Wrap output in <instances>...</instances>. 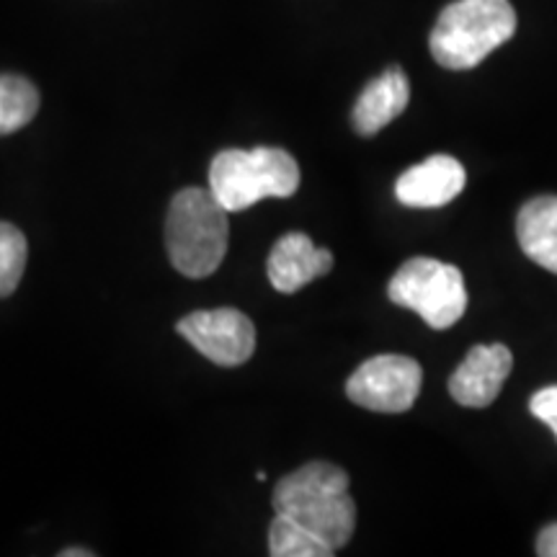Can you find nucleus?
Instances as JSON below:
<instances>
[{
	"instance_id": "nucleus-10",
	"label": "nucleus",
	"mask_w": 557,
	"mask_h": 557,
	"mask_svg": "<svg viewBox=\"0 0 557 557\" xmlns=\"http://www.w3.org/2000/svg\"><path fill=\"white\" fill-rule=\"evenodd\" d=\"M333 269V253L325 248H315L308 235L287 233L276 240L271 248L267 271L269 282L274 284L276 292L295 295L318 276L329 274Z\"/></svg>"
},
{
	"instance_id": "nucleus-2",
	"label": "nucleus",
	"mask_w": 557,
	"mask_h": 557,
	"mask_svg": "<svg viewBox=\"0 0 557 557\" xmlns=\"http://www.w3.org/2000/svg\"><path fill=\"white\" fill-rule=\"evenodd\" d=\"M517 34V11L508 0H455L438 16L429 47L447 70H472Z\"/></svg>"
},
{
	"instance_id": "nucleus-12",
	"label": "nucleus",
	"mask_w": 557,
	"mask_h": 557,
	"mask_svg": "<svg viewBox=\"0 0 557 557\" xmlns=\"http://www.w3.org/2000/svg\"><path fill=\"white\" fill-rule=\"evenodd\" d=\"M517 238L527 259L557 274V197H537L521 207Z\"/></svg>"
},
{
	"instance_id": "nucleus-18",
	"label": "nucleus",
	"mask_w": 557,
	"mask_h": 557,
	"mask_svg": "<svg viewBox=\"0 0 557 557\" xmlns=\"http://www.w3.org/2000/svg\"><path fill=\"white\" fill-rule=\"evenodd\" d=\"M94 553H88V549L83 547H75V549H62L60 557H90Z\"/></svg>"
},
{
	"instance_id": "nucleus-8",
	"label": "nucleus",
	"mask_w": 557,
	"mask_h": 557,
	"mask_svg": "<svg viewBox=\"0 0 557 557\" xmlns=\"http://www.w3.org/2000/svg\"><path fill=\"white\" fill-rule=\"evenodd\" d=\"M513 367L511 348L504 344L475 346L449 380V393L459 406L485 408L498 398Z\"/></svg>"
},
{
	"instance_id": "nucleus-5",
	"label": "nucleus",
	"mask_w": 557,
	"mask_h": 557,
	"mask_svg": "<svg viewBox=\"0 0 557 557\" xmlns=\"http://www.w3.org/2000/svg\"><path fill=\"white\" fill-rule=\"evenodd\" d=\"M387 295L400 308L418 312L436 331L451 329L468 310L462 271L429 256L403 263L389 278Z\"/></svg>"
},
{
	"instance_id": "nucleus-7",
	"label": "nucleus",
	"mask_w": 557,
	"mask_h": 557,
	"mask_svg": "<svg viewBox=\"0 0 557 557\" xmlns=\"http://www.w3.org/2000/svg\"><path fill=\"white\" fill-rule=\"evenodd\" d=\"M176 331L218 367H240L256 351V329L233 308L199 310L181 318Z\"/></svg>"
},
{
	"instance_id": "nucleus-13",
	"label": "nucleus",
	"mask_w": 557,
	"mask_h": 557,
	"mask_svg": "<svg viewBox=\"0 0 557 557\" xmlns=\"http://www.w3.org/2000/svg\"><path fill=\"white\" fill-rule=\"evenodd\" d=\"M39 111V90L21 75H0V135L26 127Z\"/></svg>"
},
{
	"instance_id": "nucleus-17",
	"label": "nucleus",
	"mask_w": 557,
	"mask_h": 557,
	"mask_svg": "<svg viewBox=\"0 0 557 557\" xmlns=\"http://www.w3.org/2000/svg\"><path fill=\"white\" fill-rule=\"evenodd\" d=\"M537 555L540 557H557V524L542 529L537 537Z\"/></svg>"
},
{
	"instance_id": "nucleus-15",
	"label": "nucleus",
	"mask_w": 557,
	"mask_h": 557,
	"mask_svg": "<svg viewBox=\"0 0 557 557\" xmlns=\"http://www.w3.org/2000/svg\"><path fill=\"white\" fill-rule=\"evenodd\" d=\"M26 253L29 246L24 233L11 222H0V297H11L16 292L26 269Z\"/></svg>"
},
{
	"instance_id": "nucleus-9",
	"label": "nucleus",
	"mask_w": 557,
	"mask_h": 557,
	"mask_svg": "<svg viewBox=\"0 0 557 557\" xmlns=\"http://www.w3.org/2000/svg\"><path fill=\"white\" fill-rule=\"evenodd\" d=\"M465 184H468V173L459 160L451 156H431L403 173L395 184V197L406 207L434 209L457 199Z\"/></svg>"
},
{
	"instance_id": "nucleus-1",
	"label": "nucleus",
	"mask_w": 557,
	"mask_h": 557,
	"mask_svg": "<svg viewBox=\"0 0 557 557\" xmlns=\"http://www.w3.org/2000/svg\"><path fill=\"white\" fill-rule=\"evenodd\" d=\"M274 511L333 549L344 547L357 527V506L348 496V475L331 462H310L278 480Z\"/></svg>"
},
{
	"instance_id": "nucleus-14",
	"label": "nucleus",
	"mask_w": 557,
	"mask_h": 557,
	"mask_svg": "<svg viewBox=\"0 0 557 557\" xmlns=\"http://www.w3.org/2000/svg\"><path fill=\"white\" fill-rule=\"evenodd\" d=\"M269 555L271 557H331L336 549L318 540L315 534L299 527L282 513H276L269 527Z\"/></svg>"
},
{
	"instance_id": "nucleus-4",
	"label": "nucleus",
	"mask_w": 557,
	"mask_h": 557,
	"mask_svg": "<svg viewBox=\"0 0 557 557\" xmlns=\"http://www.w3.org/2000/svg\"><path fill=\"white\" fill-rule=\"evenodd\" d=\"M299 189V165L287 150H222L209 165V191L227 212H243L261 199H287Z\"/></svg>"
},
{
	"instance_id": "nucleus-11",
	"label": "nucleus",
	"mask_w": 557,
	"mask_h": 557,
	"mask_svg": "<svg viewBox=\"0 0 557 557\" xmlns=\"http://www.w3.org/2000/svg\"><path fill=\"white\" fill-rule=\"evenodd\" d=\"M410 101V83L400 67H387L377 81L361 90L354 103L351 122L361 137L377 135L389 122L398 120Z\"/></svg>"
},
{
	"instance_id": "nucleus-3",
	"label": "nucleus",
	"mask_w": 557,
	"mask_h": 557,
	"mask_svg": "<svg viewBox=\"0 0 557 557\" xmlns=\"http://www.w3.org/2000/svg\"><path fill=\"white\" fill-rule=\"evenodd\" d=\"M227 209L209 189L178 191L165 218V248L171 263L189 278H205L220 269L227 253Z\"/></svg>"
},
{
	"instance_id": "nucleus-16",
	"label": "nucleus",
	"mask_w": 557,
	"mask_h": 557,
	"mask_svg": "<svg viewBox=\"0 0 557 557\" xmlns=\"http://www.w3.org/2000/svg\"><path fill=\"white\" fill-rule=\"evenodd\" d=\"M529 410H532V416L545 423L557 438V385L542 387L540 393H534L532 400H529Z\"/></svg>"
},
{
	"instance_id": "nucleus-6",
	"label": "nucleus",
	"mask_w": 557,
	"mask_h": 557,
	"mask_svg": "<svg viewBox=\"0 0 557 557\" xmlns=\"http://www.w3.org/2000/svg\"><path fill=\"white\" fill-rule=\"evenodd\" d=\"M421 364L416 359L382 354L361 364L346 382V395L374 413H403L421 393Z\"/></svg>"
}]
</instances>
